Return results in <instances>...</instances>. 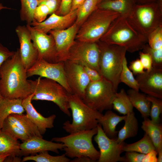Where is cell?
I'll return each mask as SVG.
<instances>
[{
    "instance_id": "42",
    "label": "cell",
    "mask_w": 162,
    "mask_h": 162,
    "mask_svg": "<svg viewBox=\"0 0 162 162\" xmlns=\"http://www.w3.org/2000/svg\"><path fill=\"white\" fill-rule=\"evenodd\" d=\"M61 0H38V5L44 4L48 7L50 12V15L55 13L58 9Z\"/></svg>"
},
{
    "instance_id": "53",
    "label": "cell",
    "mask_w": 162,
    "mask_h": 162,
    "mask_svg": "<svg viewBox=\"0 0 162 162\" xmlns=\"http://www.w3.org/2000/svg\"><path fill=\"white\" fill-rule=\"evenodd\" d=\"M3 9H11V8L4 6L1 3H0V10Z\"/></svg>"
},
{
    "instance_id": "6",
    "label": "cell",
    "mask_w": 162,
    "mask_h": 162,
    "mask_svg": "<svg viewBox=\"0 0 162 162\" xmlns=\"http://www.w3.org/2000/svg\"><path fill=\"white\" fill-rule=\"evenodd\" d=\"M120 14L98 8L80 27L76 39L78 41L95 43L105 34L113 21Z\"/></svg>"
},
{
    "instance_id": "50",
    "label": "cell",
    "mask_w": 162,
    "mask_h": 162,
    "mask_svg": "<svg viewBox=\"0 0 162 162\" xmlns=\"http://www.w3.org/2000/svg\"><path fill=\"white\" fill-rule=\"evenodd\" d=\"M22 159L20 156H8L6 158L4 162H20L22 161Z\"/></svg>"
},
{
    "instance_id": "21",
    "label": "cell",
    "mask_w": 162,
    "mask_h": 162,
    "mask_svg": "<svg viewBox=\"0 0 162 162\" xmlns=\"http://www.w3.org/2000/svg\"><path fill=\"white\" fill-rule=\"evenodd\" d=\"M126 117V115L119 116L111 110H108L98 120V123L108 137L116 139L118 133L116 130V126L120 122L124 121Z\"/></svg>"
},
{
    "instance_id": "26",
    "label": "cell",
    "mask_w": 162,
    "mask_h": 162,
    "mask_svg": "<svg viewBox=\"0 0 162 162\" xmlns=\"http://www.w3.org/2000/svg\"><path fill=\"white\" fill-rule=\"evenodd\" d=\"M6 118L25 131L31 137L34 136L43 137L38 127L26 114H13Z\"/></svg>"
},
{
    "instance_id": "22",
    "label": "cell",
    "mask_w": 162,
    "mask_h": 162,
    "mask_svg": "<svg viewBox=\"0 0 162 162\" xmlns=\"http://www.w3.org/2000/svg\"><path fill=\"white\" fill-rule=\"evenodd\" d=\"M136 3L134 0H112L102 1L97 5L98 8L119 14L128 17Z\"/></svg>"
},
{
    "instance_id": "40",
    "label": "cell",
    "mask_w": 162,
    "mask_h": 162,
    "mask_svg": "<svg viewBox=\"0 0 162 162\" xmlns=\"http://www.w3.org/2000/svg\"><path fill=\"white\" fill-rule=\"evenodd\" d=\"M124 157L125 162H145L146 154L136 152H126Z\"/></svg>"
},
{
    "instance_id": "34",
    "label": "cell",
    "mask_w": 162,
    "mask_h": 162,
    "mask_svg": "<svg viewBox=\"0 0 162 162\" xmlns=\"http://www.w3.org/2000/svg\"><path fill=\"white\" fill-rule=\"evenodd\" d=\"M128 63L125 56L124 58L122 71L120 77V82H123L131 88L139 91L137 81L134 77L133 73L128 66Z\"/></svg>"
},
{
    "instance_id": "51",
    "label": "cell",
    "mask_w": 162,
    "mask_h": 162,
    "mask_svg": "<svg viewBox=\"0 0 162 162\" xmlns=\"http://www.w3.org/2000/svg\"><path fill=\"white\" fill-rule=\"evenodd\" d=\"M158 152V155L157 158V162H162V150H160Z\"/></svg>"
},
{
    "instance_id": "45",
    "label": "cell",
    "mask_w": 162,
    "mask_h": 162,
    "mask_svg": "<svg viewBox=\"0 0 162 162\" xmlns=\"http://www.w3.org/2000/svg\"><path fill=\"white\" fill-rule=\"evenodd\" d=\"M15 51H10L0 43V68L3 63L11 57Z\"/></svg>"
},
{
    "instance_id": "18",
    "label": "cell",
    "mask_w": 162,
    "mask_h": 162,
    "mask_svg": "<svg viewBox=\"0 0 162 162\" xmlns=\"http://www.w3.org/2000/svg\"><path fill=\"white\" fill-rule=\"evenodd\" d=\"M77 11V9L70 11L63 16L53 13L43 22H38L34 20L30 25L34 29L46 34L52 30L64 29L69 27L75 22Z\"/></svg>"
},
{
    "instance_id": "16",
    "label": "cell",
    "mask_w": 162,
    "mask_h": 162,
    "mask_svg": "<svg viewBox=\"0 0 162 162\" xmlns=\"http://www.w3.org/2000/svg\"><path fill=\"white\" fill-rule=\"evenodd\" d=\"M20 44L19 49L22 63L26 70L32 67L38 58V50L32 40L30 32L25 26H18L15 29Z\"/></svg>"
},
{
    "instance_id": "43",
    "label": "cell",
    "mask_w": 162,
    "mask_h": 162,
    "mask_svg": "<svg viewBox=\"0 0 162 162\" xmlns=\"http://www.w3.org/2000/svg\"><path fill=\"white\" fill-rule=\"evenodd\" d=\"M72 0H61L60 7L55 13L56 14L63 16L70 11Z\"/></svg>"
},
{
    "instance_id": "35",
    "label": "cell",
    "mask_w": 162,
    "mask_h": 162,
    "mask_svg": "<svg viewBox=\"0 0 162 162\" xmlns=\"http://www.w3.org/2000/svg\"><path fill=\"white\" fill-rule=\"evenodd\" d=\"M0 129L8 133L16 139L20 140L22 142L31 138L26 132L11 123L7 118L4 121Z\"/></svg>"
},
{
    "instance_id": "13",
    "label": "cell",
    "mask_w": 162,
    "mask_h": 162,
    "mask_svg": "<svg viewBox=\"0 0 162 162\" xmlns=\"http://www.w3.org/2000/svg\"><path fill=\"white\" fill-rule=\"evenodd\" d=\"M65 74L72 94L84 98L90 80L82 65L69 60L64 62Z\"/></svg>"
},
{
    "instance_id": "11",
    "label": "cell",
    "mask_w": 162,
    "mask_h": 162,
    "mask_svg": "<svg viewBox=\"0 0 162 162\" xmlns=\"http://www.w3.org/2000/svg\"><path fill=\"white\" fill-rule=\"evenodd\" d=\"M100 52L97 42L88 43L77 41L71 47L68 60L87 66L99 73Z\"/></svg>"
},
{
    "instance_id": "52",
    "label": "cell",
    "mask_w": 162,
    "mask_h": 162,
    "mask_svg": "<svg viewBox=\"0 0 162 162\" xmlns=\"http://www.w3.org/2000/svg\"><path fill=\"white\" fill-rule=\"evenodd\" d=\"M9 156L8 154H0V162H4L6 158Z\"/></svg>"
},
{
    "instance_id": "4",
    "label": "cell",
    "mask_w": 162,
    "mask_h": 162,
    "mask_svg": "<svg viewBox=\"0 0 162 162\" xmlns=\"http://www.w3.org/2000/svg\"><path fill=\"white\" fill-rule=\"evenodd\" d=\"M68 104L72 111V121L64 123L63 128L69 134L88 130L97 127L103 114L86 104L77 95L69 94Z\"/></svg>"
},
{
    "instance_id": "46",
    "label": "cell",
    "mask_w": 162,
    "mask_h": 162,
    "mask_svg": "<svg viewBox=\"0 0 162 162\" xmlns=\"http://www.w3.org/2000/svg\"><path fill=\"white\" fill-rule=\"evenodd\" d=\"M128 67L135 75L140 74L144 72V68L139 59H136L131 62Z\"/></svg>"
},
{
    "instance_id": "33",
    "label": "cell",
    "mask_w": 162,
    "mask_h": 162,
    "mask_svg": "<svg viewBox=\"0 0 162 162\" xmlns=\"http://www.w3.org/2000/svg\"><path fill=\"white\" fill-rule=\"evenodd\" d=\"M20 16L21 20L30 24L34 20V13L38 5V0H20Z\"/></svg>"
},
{
    "instance_id": "41",
    "label": "cell",
    "mask_w": 162,
    "mask_h": 162,
    "mask_svg": "<svg viewBox=\"0 0 162 162\" xmlns=\"http://www.w3.org/2000/svg\"><path fill=\"white\" fill-rule=\"evenodd\" d=\"M140 60L144 69L149 70L152 68V60L151 56L147 53L140 52Z\"/></svg>"
},
{
    "instance_id": "5",
    "label": "cell",
    "mask_w": 162,
    "mask_h": 162,
    "mask_svg": "<svg viewBox=\"0 0 162 162\" xmlns=\"http://www.w3.org/2000/svg\"><path fill=\"white\" fill-rule=\"evenodd\" d=\"M97 132V127L90 130L70 134L65 136L54 137L51 141L64 145L63 150L67 157L74 158L86 156L96 162L99 159L100 153L93 145L92 139Z\"/></svg>"
},
{
    "instance_id": "17",
    "label": "cell",
    "mask_w": 162,
    "mask_h": 162,
    "mask_svg": "<svg viewBox=\"0 0 162 162\" xmlns=\"http://www.w3.org/2000/svg\"><path fill=\"white\" fill-rule=\"evenodd\" d=\"M136 79L139 90L148 95L162 99V69L152 67L137 75Z\"/></svg>"
},
{
    "instance_id": "12",
    "label": "cell",
    "mask_w": 162,
    "mask_h": 162,
    "mask_svg": "<svg viewBox=\"0 0 162 162\" xmlns=\"http://www.w3.org/2000/svg\"><path fill=\"white\" fill-rule=\"evenodd\" d=\"M97 132L94 139L99 149L100 156L98 162H125L123 157L121 156L123 152L122 148L124 142L120 143L117 138L108 137L104 132L101 125L97 126Z\"/></svg>"
},
{
    "instance_id": "3",
    "label": "cell",
    "mask_w": 162,
    "mask_h": 162,
    "mask_svg": "<svg viewBox=\"0 0 162 162\" xmlns=\"http://www.w3.org/2000/svg\"><path fill=\"white\" fill-rule=\"evenodd\" d=\"M97 42L100 52L99 73L103 77L112 83L117 92L121 82L120 77L127 50L123 46L107 43L100 40Z\"/></svg>"
},
{
    "instance_id": "37",
    "label": "cell",
    "mask_w": 162,
    "mask_h": 162,
    "mask_svg": "<svg viewBox=\"0 0 162 162\" xmlns=\"http://www.w3.org/2000/svg\"><path fill=\"white\" fill-rule=\"evenodd\" d=\"M142 50L143 52L151 56L152 60V67L162 69V48L154 49L146 44Z\"/></svg>"
},
{
    "instance_id": "9",
    "label": "cell",
    "mask_w": 162,
    "mask_h": 162,
    "mask_svg": "<svg viewBox=\"0 0 162 162\" xmlns=\"http://www.w3.org/2000/svg\"><path fill=\"white\" fill-rule=\"evenodd\" d=\"M117 92L112 83L102 77L89 82L82 100L88 106L102 113L112 108V102Z\"/></svg>"
},
{
    "instance_id": "24",
    "label": "cell",
    "mask_w": 162,
    "mask_h": 162,
    "mask_svg": "<svg viewBox=\"0 0 162 162\" xmlns=\"http://www.w3.org/2000/svg\"><path fill=\"white\" fill-rule=\"evenodd\" d=\"M141 128L149 137L158 152L162 150V125L148 118L144 119Z\"/></svg>"
},
{
    "instance_id": "14",
    "label": "cell",
    "mask_w": 162,
    "mask_h": 162,
    "mask_svg": "<svg viewBox=\"0 0 162 162\" xmlns=\"http://www.w3.org/2000/svg\"><path fill=\"white\" fill-rule=\"evenodd\" d=\"M79 28L75 22L66 29L52 30L49 32L55 40L58 62L68 60L70 50L75 42Z\"/></svg>"
},
{
    "instance_id": "31",
    "label": "cell",
    "mask_w": 162,
    "mask_h": 162,
    "mask_svg": "<svg viewBox=\"0 0 162 162\" xmlns=\"http://www.w3.org/2000/svg\"><path fill=\"white\" fill-rule=\"evenodd\" d=\"M98 0H85L77 9L75 23L80 27L93 12L98 8Z\"/></svg>"
},
{
    "instance_id": "36",
    "label": "cell",
    "mask_w": 162,
    "mask_h": 162,
    "mask_svg": "<svg viewBox=\"0 0 162 162\" xmlns=\"http://www.w3.org/2000/svg\"><path fill=\"white\" fill-rule=\"evenodd\" d=\"M147 98L151 103L150 114L151 120L155 123H160V116L162 112V99L149 95Z\"/></svg>"
},
{
    "instance_id": "8",
    "label": "cell",
    "mask_w": 162,
    "mask_h": 162,
    "mask_svg": "<svg viewBox=\"0 0 162 162\" xmlns=\"http://www.w3.org/2000/svg\"><path fill=\"white\" fill-rule=\"evenodd\" d=\"M161 4L157 2L136 4L128 17L147 39L152 32L162 26Z\"/></svg>"
},
{
    "instance_id": "25",
    "label": "cell",
    "mask_w": 162,
    "mask_h": 162,
    "mask_svg": "<svg viewBox=\"0 0 162 162\" xmlns=\"http://www.w3.org/2000/svg\"><path fill=\"white\" fill-rule=\"evenodd\" d=\"M127 93L133 107L140 112L144 119L148 118L150 116L151 103L147 96L131 88L128 90Z\"/></svg>"
},
{
    "instance_id": "29",
    "label": "cell",
    "mask_w": 162,
    "mask_h": 162,
    "mask_svg": "<svg viewBox=\"0 0 162 162\" xmlns=\"http://www.w3.org/2000/svg\"><path fill=\"white\" fill-rule=\"evenodd\" d=\"M122 150L123 152H136L146 154L156 149L149 137L144 133L142 138L136 142L130 144L124 142Z\"/></svg>"
},
{
    "instance_id": "44",
    "label": "cell",
    "mask_w": 162,
    "mask_h": 162,
    "mask_svg": "<svg viewBox=\"0 0 162 162\" xmlns=\"http://www.w3.org/2000/svg\"><path fill=\"white\" fill-rule=\"evenodd\" d=\"M86 73L90 82H94L101 79L103 77L96 70L87 66H83Z\"/></svg>"
},
{
    "instance_id": "28",
    "label": "cell",
    "mask_w": 162,
    "mask_h": 162,
    "mask_svg": "<svg viewBox=\"0 0 162 162\" xmlns=\"http://www.w3.org/2000/svg\"><path fill=\"white\" fill-rule=\"evenodd\" d=\"M20 144L18 140L0 129V154L20 157Z\"/></svg>"
},
{
    "instance_id": "49",
    "label": "cell",
    "mask_w": 162,
    "mask_h": 162,
    "mask_svg": "<svg viewBox=\"0 0 162 162\" xmlns=\"http://www.w3.org/2000/svg\"><path fill=\"white\" fill-rule=\"evenodd\" d=\"M71 162H94V161L90 158L86 156H82L75 158L70 161Z\"/></svg>"
},
{
    "instance_id": "38",
    "label": "cell",
    "mask_w": 162,
    "mask_h": 162,
    "mask_svg": "<svg viewBox=\"0 0 162 162\" xmlns=\"http://www.w3.org/2000/svg\"><path fill=\"white\" fill-rule=\"evenodd\" d=\"M148 45L152 48L158 49L162 48V26L152 32L147 38Z\"/></svg>"
},
{
    "instance_id": "10",
    "label": "cell",
    "mask_w": 162,
    "mask_h": 162,
    "mask_svg": "<svg viewBox=\"0 0 162 162\" xmlns=\"http://www.w3.org/2000/svg\"><path fill=\"white\" fill-rule=\"evenodd\" d=\"M26 75L27 78L38 75L54 80L63 86L68 93L72 94L65 75L64 62L52 63L38 58L34 65L27 70Z\"/></svg>"
},
{
    "instance_id": "20",
    "label": "cell",
    "mask_w": 162,
    "mask_h": 162,
    "mask_svg": "<svg viewBox=\"0 0 162 162\" xmlns=\"http://www.w3.org/2000/svg\"><path fill=\"white\" fill-rule=\"evenodd\" d=\"M33 93L22 99V105L27 115L31 120L38 127L42 135L47 129L54 127L53 123L56 117L55 114L45 117L38 112L34 107L31 102Z\"/></svg>"
},
{
    "instance_id": "54",
    "label": "cell",
    "mask_w": 162,
    "mask_h": 162,
    "mask_svg": "<svg viewBox=\"0 0 162 162\" xmlns=\"http://www.w3.org/2000/svg\"><path fill=\"white\" fill-rule=\"evenodd\" d=\"M107 0H98V4L99 3L104 1H107Z\"/></svg>"
},
{
    "instance_id": "19",
    "label": "cell",
    "mask_w": 162,
    "mask_h": 162,
    "mask_svg": "<svg viewBox=\"0 0 162 162\" xmlns=\"http://www.w3.org/2000/svg\"><path fill=\"white\" fill-rule=\"evenodd\" d=\"M64 147V145L62 143L48 141L42 137H32L20 143V156H26L46 151L58 153V150H63Z\"/></svg>"
},
{
    "instance_id": "7",
    "label": "cell",
    "mask_w": 162,
    "mask_h": 162,
    "mask_svg": "<svg viewBox=\"0 0 162 162\" xmlns=\"http://www.w3.org/2000/svg\"><path fill=\"white\" fill-rule=\"evenodd\" d=\"M28 80L34 94L32 100L52 102L64 113L70 116L68 102L69 94L61 85L54 80L40 76L35 80Z\"/></svg>"
},
{
    "instance_id": "39",
    "label": "cell",
    "mask_w": 162,
    "mask_h": 162,
    "mask_svg": "<svg viewBox=\"0 0 162 162\" xmlns=\"http://www.w3.org/2000/svg\"><path fill=\"white\" fill-rule=\"evenodd\" d=\"M49 14H50V12L48 7L44 4H39L35 10L34 19L37 22H40L45 20Z\"/></svg>"
},
{
    "instance_id": "32",
    "label": "cell",
    "mask_w": 162,
    "mask_h": 162,
    "mask_svg": "<svg viewBox=\"0 0 162 162\" xmlns=\"http://www.w3.org/2000/svg\"><path fill=\"white\" fill-rule=\"evenodd\" d=\"M32 160L36 162H69L70 160L65 154L61 155L53 156L50 155L48 152H44L30 156H24L21 162Z\"/></svg>"
},
{
    "instance_id": "48",
    "label": "cell",
    "mask_w": 162,
    "mask_h": 162,
    "mask_svg": "<svg viewBox=\"0 0 162 162\" xmlns=\"http://www.w3.org/2000/svg\"><path fill=\"white\" fill-rule=\"evenodd\" d=\"M85 0H72L70 11L78 9Z\"/></svg>"
},
{
    "instance_id": "47",
    "label": "cell",
    "mask_w": 162,
    "mask_h": 162,
    "mask_svg": "<svg viewBox=\"0 0 162 162\" xmlns=\"http://www.w3.org/2000/svg\"><path fill=\"white\" fill-rule=\"evenodd\" d=\"M158 152L156 150L146 154L145 162H157Z\"/></svg>"
},
{
    "instance_id": "30",
    "label": "cell",
    "mask_w": 162,
    "mask_h": 162,
    "mask_svg": "<svg viewBox=\"0 0 162 162\" xmlns=\"http://www.w3.org/2000/svg\"><path fill=\"white\" fill-rule=\"evenodd\" d=\"M112 105L114 110L123 115L133 111L134 107L128 95L123 88L116 93Z\"/></svg>"
},
{
    "instance_id": "1",
    "label": "cell",
    "mask_w": 162,
    "mask_h": 162,
    "mask_svg": "<svg viewBox=\"0 0 162 162\" xmlns=\"http://www.w3.org/2000/svg\"><path fill=\"white\" fill-rule=\"evenodd\" d=\"M26 71L18 49L0 68V92L3 98L23 99L33 93Z\"/></svg>"
},
{
    "instance_id": "15",
    "label": "cell",
    "mask_w": 162,
    "mask_h": 162,
    "mask_svg": "<svg viewBox=\"0 0 162 162\" xmlns=\"http://www.w3.org/2000/svg\"><path fill=\"white\" fill-rule=\"evenodd\" d=\"M32 40L38 53V58L50 63L58 62L56 44L52 36L39 31L27 24Z\"/></svg>"
},
{
    "instance_id": "2",
    "label": "cell",
    "mask_w": 162,
    "mask_h": 162,
    "mask_svg": "<svg viewBox=\"0 0 162 162\" xmlns=\"http://www.w3.org/2000/svg\"><path fill=\"white\" fill-rule=\"evenodd\" d=\"M125 48L133 52L142 50L148 40L130 22L128 17L120 16L111 25L100 40Z\"/></svg>"
},
{
    "instance_id": "55",
    "label": "cell",
    "mask_w": 162,
    "mask_h": 162,
    "mask_svg": "<svg viewBox=\"0 0 162 162\" xmlns=\"http://www.w3.org/2000/svg\"><path fill=\"white\" fill-rule=\"evenodd\" d=\"M3 98L0 92V100Z\"/></svg>"
},
{
    "instance_id": "23",
    "label": "cell",
    "mask_w": 162,
    "mask_h": 162,
    "mask_svg": "<svg viewBox=\"0 0 162 162\" xmlns=\"http://www.w3.org/2000/svg\"><path fill=\"white\" fill-rule=\"evenodd\" d=\"M22 99L3 98L0 100V129L4 120L13 114H22L25 112Z\"/></svg>"
},
{
    "instance_id": "27",
    "label": "cell",
    "mask_w": 162,
    "mask_h": 162,
    "mask_svg": "<svg viewBox=\"0 0 162 162\" xmlns=\"http://www.w3.org/2000/svg\"><path fill=\"white\" fill-rule=\"evenodd\" d=\"M124 121V125L118 132L117 138L121 143L127 139L136 136L138 130V121L133 111L127 114Z\"/></svg>"
}]
</instances>
